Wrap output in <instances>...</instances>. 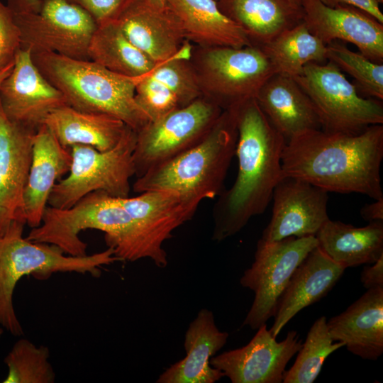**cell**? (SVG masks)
<instances>
[{
    "mask_svg": "<svg viewBox=\"0 0 383 383\" xmlns=\"http://www.w3.org/2000/svg\"><path fill=\"white\" fill-rule=\"evenodd\" d=\"M237 128L236 178L213 209L211 238L217 242L235 235L252 217L262 214L284 177L282 155L287 142L255 99L238 104Z\"/></svg>",
    "mask_w": 383,
    "mask_h": 383,
    "instance_id": "obj_1",
    "label": "cell"
},
{
    "mask_svg": "<svg viewBox=\"0 0 383 383\" xmlns=\"http://www.w3.org/2000/svg\"><path fill=\"white\" fill-rule=\"evenodd\" d=\"M383 126L357 134L304 132L286 143L282 155L284 176L299 178L328 192L358 193L383 198L381 164Z\"/></svg>",
    "mask_w": 383,
    "mask_h": 383,
    "instance_id": "obj_2",
    "label": "cell"
},
{
    "mask_svg": "<svg viewBox=\"0 0 383 383\" xmlns=\"http://www.w3.org/2000/svg\"><path fill=\"white\" fill-rule=\"evenodd\" d=\"M237 106L223 109L198 143L137 177L133 191H168L199 201L218 196L235 154Z\"/></svg>",
    "mask_w": 383,
    "mask_h": 383,
    "instance_id": "obj_3",
    "label": "cell"
},
{
    "mask_svg": "<svg viewBox=\"0 0 383 383\" xmlns=\"http://www.w3.org/2000/svg\"><path fill=\"white\" fill-rule=\"evenodd\" d=\"M44 77L81 111L106 114L138 132L150 119L137 104L135 86L140 77L113 72L90 60H79L51 52H31Z\"/></svg>",
    "mask_w": 383,
    "mask_h": 383,
    "instance_id": "obj_4",
    "label": "cell"
},
{
    "mask_svg": "<svg viewBox=\"0 0 383 383\" xmlns=\"http://www.w3.org/2000/svg\"><path fill=\"white\" fill-rule=\"evenodd\" d=\"M25 225L13 222L0 235V326L14 336L23 333L13 304L16 286L23 277L44 279L54 273L77 272L98 277L103 266L119 261L110 248L84 256L67 255L55 245L23 238Z\"/></svg>",
    "mask_w": 383,
    "mask_h": 383,
    "instance_id": "obj_5",
    "label": "cell"
},
{
    "mask_svg": "<svg viewBox=\"0 0 383 383\" xmlns=\"http://www.w3.org/2000/svg\"><path fill=\"white\" fill-rule=\"evenodd\" d=\"M136 136V131L127 126L119 142L109 150L99 151L81 144L72 145L70 170L54 186L48 206L68 209L95 191L115 197L128 196L130 179L135 175L133 154Z\"/></svg>",
    "mask_w": 383,
    "mask_h": 383,
    "instance_id": "obj_6",
    "label": "cell"
},
{
    "mask_svg": "<svg viewBox=\"0 0 383 383\" xmlns=\"http://www.w3.org/2000/svg\"><path fill=\"white\" fill-rule=\"evenodd\" d=\"M294 79L311 101L321 130L357 134L383 124L382 101L361 96L356 85L331 62L309 63Z\"/></svg>",
    "mask_w": 383,
    "mask_h": 383,
    "instance_id": "obj_7",
    "label": "cell"
},
{
    "mask_svg": "<svg viewBox=\"0 0 383 383\" xmlns=\"http://www.w3.org/2000/svg\"><path fill=\"white\" fill-rule=\"evenodd\" d=\"M204 48L193 68L201 93L223 109L255 99L274 74L267 57L258 47Z\"/></svg>",
    "mask_w": 383,
    "mask_h": 383,
    "instance_id": "obj_8",
    "label": "cell"
},
{
    "mask_svg": "<svg viewBox=\"0 0 383 383\" xmlns=\"http://www.w3.org/2000/svg\"><path fill=\"white\" fill-rule=\"evenodd\" d=\"M317 245L315 236L288 237L276 241L260 238L254 261L240 279L242 287L254 293L252 306L243 326L257 330L274 317L294 270Z\"/></svg>",
    "mask_w": 383,
    "mask_h": 383,
    "instance_id": "obj_9",
    "label": "cell"
},
{
    "mask_svg": "<svg viewBox=\"0 0 383 383\" xmlns=\"http://www.w3.org/2000/svg\"><path fill=\"white\" fill-rule=\"evenodd\" d=\"M223 111L211 101L199 97L149 121L136 132L133 154L135 176H142L152 167L198 143L210 131Z\"/></svg>",
    "mask_w": 383,
    "mask_h": 383,
    "instance_id": "obj_10",
    "label": "cell"
},
{
    "mask_svg": "<svg viewBox=\"0 0 383 383\" xmlns=\"http://www.w3.org/2000/svg\"><path fill=\"white\" fill-rule=\"evenodd\" d=\"M21 48L89 60L88 48L97 24L82 7L70 0H42L38 12L13 15Z\"/></svg>",
    "mask_w": 383,
    "mask_h": 383,
    "instance_id": "obj_11",
    "label": "cell"
},
{
    "mask_svg": "<svg viewBox=\"0 0 383 383\" xmlns=\"http://www.w3.org/2000/svg\"><path fill=\"white\" fill-rule=\"evenodd\" d=\"M302 343L296 331L278 342L264 323L247 345L213 356L210 365L232 383H281L288 362Z\"/></svg>",
    "mask_w": 383,
    "mask_h": 383,
    "instance_id": "obj_12",
    "label": "cell"
},
{
    "mask_svg": "<svg viewBox=\"0 0 383 383\" xmlns=\"http://www.w3.org/2000/svg\"><path fill=\"white\" fill-rule=\"evenodd\" d=\"M65 105V96L40 72L30 50L20 48L0 85V106L7 118L36 131L53 110Z\"/></svg>",
    "mask_w": 383,
    "mask_h": 383,
    "instance_id": "obj_13",
    "label": "cell"
},
{
    "mask_svg": "<svg viewBox=\"0 0 383 383\" xmlns=\"http://www.w3.org/2000/svg\"><path fill=\"white\" fill-rule=\"evenodd\" d=\"M115 21L127 38L157 65L192 57V47L166 4L157 0H133Z\"/></svg>",
    "mask_w": 383,
    "mask_h": 383,
    "instance_id": "obj_14",
    "label": "cell"
},
{
    "mask_svg": "<svg viewBox=\"0 0 383 383\" xmlns=\"http://www.w3.org/2000/svg\"><path fill=\"white\" fill-rule=\"evenodd\" d=\"M271 219L260 238L315 236L329 219L328 192L303 179L284 176L276 185Z\"/></svg>",
    "mask_w": 383,
    "mask_h": 383,
    "instance_id": "obj_15",
    "label": "cell"
},
{
    "mask_svg": "<svg viewBox=\"0 0 383 383\" xmlns=\"http://www.w3.org/2000/svg\"><path fill=\"white\" fill-rule=\"evenodd\" d=\"M302 21L323 43L354 45L371 60L383 62V23L349 6H330L321 0H301Z\"/></svg>",
    "mask_w": 383,
    "mask_h": 383,
    "instance_id": "obj_16",
    "label": "cell"
},
{
    "mask_svg": "<svg viewBox=\"0 0 383 383\" xmlns=\"http://www.w3.org/2000/svg\"><path fill=\"white\" fill-rule=\"evenodd\" d=\"M35 132L11 121L0 106V235L13 222L26 224L23 194Z\"/></svg>",
    "mask_w": 383,
    "mask_h": 383,
    "instance_id": "obj_17",
    "label": "cell"
},
{
    "mask_svg": "<svg viewBox=\"0 0 383 383\" xmlns=\"http://www.w3.org/2000/svg\"><path fill=\"white\" fill-rule=\"evenodd\" d=\"M332 340L364 360L383 353V287L369 289L340 314L327 321Z\"/></svg>",
    "mask_w": 383,
    "mask_h": 383,
    "instance_id": "obj_18",
    "label": "cell"
},
{
    "mask_svg": "<svg viewBox=\"0 0 383 383\" xmlns=\"http://www.w3.org/2000/svg\"><path fill=\"white\" fill-rule=\"evenodd\" d=\"M345 268L332 260L318 245L292 274L277 304L270 329L274 338L300 311L324 297L342 277Z\"/></svg>",
    "mask_w": 383,
    "mask_h": 383,
    "instance_id": "obj_19",
    "label": "cell"
},
{
    "mask_svg": "<svg viewBox=\"0 0 383 383\" xmlns=\"http://www.w3.org/2000/svg\"><path fill=\"white\" fill-rule=\"evenodd\" d=\"M70 148L62 146L49 128L43 124L33 136L32 159L23 194L26 224L40 226L54 186L70 170Z\"/></svg>",
    "mask_w": 383,
    "mask_h": 383,
    "instance_id": "obj_20",
    "label": "cell"
},
{
    "mask_svg": "<svg viewBox=\"0 0 383 383\" xmlns=\"http://www.w3.org/2000/svg\"><path fill=\"white\" fill-rule=\"evenodd\" d=\"M228 333L221 331L211 311L202 309L184 335L186 356L166 369L157 383H214L223 373L210 365L211 358L226 343Z\"/></svg>",
    "mask_w": 383,
    "mask_h": 383,
    "instance_id": "obj_21",
    "label": "cell"
},
{
    "mask_svg": "<svg viewBox=\"0 0 383 383\" xmlns=\"http://www.w3.org/2000/svg\"><path fill=\"white\" fill-rule=\"evenodd\" d=\"M255 99L286 142L304 132L321 129L311 101L292 77L274 73L260 88Z\"/></svg>",
    "mask_w": 383,
    "mask_h": 383,
    "instance_id": "obj_22",
    "label": "cell"
},
{
    "mask_svg": "<svg viewBox=\"0 0 383 383\" xmlns=\"http://www.w3.org/2000/svg\"><path fill=\"white\" fill-rule=\"evenodd\" d=\"M184 38L204 48L252 45L243 29L220 9L216 0H166Z\"/></svg>",
    "mask_w": 383,
    "mask_h": 383,
    "instance_id": "obj_23",
    "label": "cell"
},
{
    "mask_svg": "<svg viewBox=\"0 0 383 383\" xmlns=\"http://www.w3.org/2000/svg\"><path fill=\"white\" fill-rule=\"evenodd\" d=\"M43 124L64 148L81 144L99 151L113 148L122 138L127 126L113 116L78 111L69 105L53 110Z\"/></svg>",
    "mask_w": 383,
    "mask_h": 383,
    "instance_id": "obj_24",
    "label": "cell"
},
{
    "mask_svg": "<svg viewBox=\"0 0 383 383\" xmlns=\"http://www.w3.org/2000/svg\"><path fill=\"white\" fill-rule=\"evenodd\" d=\"M315 237L318 246L345 269L371 265L383 255V221L355 227L329 218Z\"/></svg>",
    "mask_w": 383,
    "mask_h": 383,
    "instance_id": "obj_25",
    "label": "cell"
},
{
    "mask_svg": "<svg viewBox=\"0 0 383 383\" xmlns=\"http://www.w3.org/2000/svg\"><path fill=\"white\" fill-rule=\"evenodd\" d=\"M221 11L244 31L253 46L262 47L302 21L301 9L287 0H220Z\"/></svg>",
    "mask_w": 383,
    "mask_h": 383,
    "instance_id": "obj_26",
    "label": "cell"
},
{
    "mask_svg": "<svg viewBox=\"0 0 383 383\" xmlns=\"http://www.w3.org/2000/svg\"><path fill=\"white\" fill-rule=\"evenodd\" d=\"M88 57L113 72L130 77L144 76L157 65L127 38L115 20L97 25Z\"/></svg>",
    "mask_w": 383,
    "mask_h": 383,
    "instance_id": "obj_27",
    "label": "cell"
},
{
    "mask_svg": "<svg viewBox=\"0 0 383 383\" xmlns=\"http://www.w3.org/2000/svg\"><path fill=\"white\" fill-rule=\"evenodd\" d=\"M274 73L294 78L311 62L327 60V45L313 35L303 21L282 31L260 48Z\"/></svg>",
    "mask_w": 383,
    "mask_h": 383,
    "instance_id": "obj_28",
    "label": "cell"
},
{
    "mask_svg": "<svg viewBox=\"0 0 383 383\" xmlns=\"http://www.w3.org/2000/svg\"><path fill=\"white\" fill-rule=\"evenodd\" d=\"M344 346L332 340L323 316L315 321L306 340L297 352L296 359L289 370L284 372V383H313L318 376L326 359Z\"/></svg>",
    "mask_w": 383,
    "mask_h": 383,
    "instance_id": "obj_29",
    "label": "cell"
},
{
    "mask_svg": "<svg viewBox=\"0 0 383 383\" xmlns=\"http://www.w3.org/2000/svg\"><path fill=\"white\" fill-rule=\"evenodd\" d=\"M49 359L48 347L37 346L26 338L19 339L4 360L8 373L3 382H55L56 374Z\"/></svg>",
    "mask_w": 383,
    "mask_h": 383,
    "instance_id": "obj_30",
    "label": "cell"
},
{
    "mask_svg": "<svg viewBox=\"0 0 383 383\" xmlns=\"http://www.w3.org/2000/svg\"><path fill=\"white\" fill-rule=\"evenodd\" d=\"M327 60L353 77L356 87L370 98L383 99V64L349 49L343 43L327 45Z\"/></svg>",
    "mask_w": 383,
    "mask_h": 383,
    "instance_id": "obj_31",
    "label": "cell"
},
{
    "mask_svg": "<svg viewBox=\"0 0 383 383\" xmlns=\"http://www.w3.org/2000/svg\"><path fill=\"white\" fill-rule=\"evenodd\" d=\"M187 61L172 58L156 65L148 73L177 96L181 106L197 99L201 93L194 68Z\"/></svg>",
    "mask_w": 383,
    "mask_h": 383,
    "instance_id": "obj_32",
    "label": "cell"
},
{
    "mask_svg": "<svg viewBox=\"0 0 383 383\" xmlns=\"http://www.w3.org/2000/svg\"><path fill=\"white\" fill-rule=\"evenodd\" d=\"M135 98L150 121L182 107L177 96L148 74L139 78L135 86Z\"/></svg>",
    "mask_w": 383,
    "mask_h": 383,
    "instance_id": "obj_33",
    "label": "cell"
},
{
    "mask_svg": "<svg viewBox=\"0 0 383 383\" xmlns=\"http://www.w3.org/2000/svg\"><path fill=\"white\" fill-rule=\"evenodd\" d=\"M21 47V33L13 13L0 1V70L14 61Z\"/></svg>",
    "mask_w": 383,
    "mask_h": 383,
    "instance_id": "obj_34",
    "label": "cell"
},
{
    "mask_svg": "<svg viewBox=\"0 0 383 383\" xmlns=\"http://www.w3.org/2000/svg\"><path fill=\"white\" fill-rule=\"evenodd\" d=\"M85 9L96 24L115 20L133 0H70Z\"/></svg>",
    "mask_w": 383,
    "mask_h": 383,
    "instance_id": "obj_35",
    "label": "cell"
},
{
    "mask_svg": "<svg viewBox=\"0 0 383 383\" xmlns=\"http://www.w3.org/2000/svg\"><path fill=\"white\" fill-rule=\"evenodd\" d=\"M330 6H349L359 9L383 23V13L377 0H321Z\"/></svg>",
    "mask_w": 383,
    "mask_h": 383,
    "instance_id": "obj_36",
    "label": "cell"
},
{
    "mask_svg": "<svg viewBox=\"0 0 383 383\" xmlns=\"http://www.w3.org/2000/svg\"><path fill=\"white\" fill-rule=\"evenodd\" d=\"M372 265L365 266L361 272L360 280L367 289L383 287V255Z\"/></svg>",
    "mask_w": 383,
    "mask_h": 383,
    "instance_id": "obj_37",
    "label": "cell"
},
{
    "mask_svg": "<svg viewBox=\"0 0 383 383\" xmlns=\"http://www.w3.org/2000/svg\"><path fill=\"white\" fill-rule=\"evenodd\" d=\"M42 0H6V5L13 15L38 12Z\"/></svg>",
    "mask_w": 383,
    "mask_h": 383,
    "instance_id": "obj_38",
    "label": "cell"
},
{
    "mask_svg": "<svg viewBox=\"0 0 383 383\" xmlns=\"http://www.w3.org/2000/svg\"><path fill=\"white\" fill-rule=\"evenodd\" d=\"M360 215L368 222L383 221V198L365 205L360 210Z\"/></svg>",
    "mask_w": 383,
    "mask_h": 383,
    "instance_id": "obj_39",
    "label": "cell"
},
{
    "mask_svg": "<svg viewBox=\"0 0 383 383\" xmlns=\"http://www.w3.org/2000/svg\"><path fill=\"white\" fill-rule=\"evenodd\" d=\"M13 62L0 70V85L3 80L9 74V73L12 70V68L13 67Z\"/></svg>",
    "mask_w": 383,
    "mask_h": 383,
    "instance_id": "obj_40",
    "label": "cell"
},
{
    "mask_svg": "<svg viewBox=\"0 0 383 383\" xmlns=\"http://www.w3.org/2000/svg\"><path fill=\"white\" fill-rule=\"evenodd\" d=\"M293 6L301 9V0H287Z\"/></svg>",
    "mask_w": 383,
    "mask_h": 383,
    "instance_id": "obj_41",
    "label": "cell"
},
{
    "mask_svg": "<svg viewBox=\"0 0 383 383\" xmlns=\"http://www.w3.org/2000/svg\"><path fill=\"white\" fill-rule=\"evenodd\" d=\"M4 333V328L0 326V339Z\"/></svg>",
    "mask_w": 383,
    "mask_h": 383,
    "instance_id": "obj_42",
    "label": "cell"
},
{
    "mask_svg": "<svg viewBox=\"0 0 383 383\" xmlns=\"http://www.w3.org/2000/svg\"><path fill=\"white\" fill-rule=\"evenodd\" d=\"M157 1L162 4H166V0H157Z\"/></svg>",
    "mask_w": 383,
    "mask_h": 383,
    "instance_id": "obj_43",
    "label": "cell"
},
{
    "mask_svg": "<svg viewBox=\"0 0 383 383\" xmlns=\"http://www.w3.org/2000/svg\"><path fill=\"white\" fill-rule=\"evenodd\" d=\"M379 4L383 2V0H377Z\"/></svg>",
    "mask_w": 383,
    "mask_h": 383,
    "instance_id": "obj_44",
    "label": "cell"
},
{
    "mask_svg": "<svg viewBox=\"0 0 383 383\" xmlns=\"http://www.w3.org/2000/svg\"><path fill=\"white\" fill-rule=\"evenodd\" d=\"M216 1H220V0H216Z\"/></svg>",
    "mask_w": 383,
    "mask_h": 383,
    "instance_id": "obj_45",
    "label": "cell"
}]
</instances>
